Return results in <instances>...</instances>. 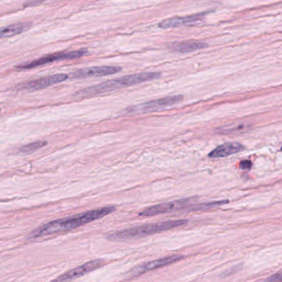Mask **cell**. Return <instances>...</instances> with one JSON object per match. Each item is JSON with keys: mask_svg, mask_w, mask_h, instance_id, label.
Returning <instances> with one entry per match:
<instances>
[{"mask_svg": "<svg viewBox=\"0 0 282 282\" xmlns=\"http://www.w3.org/2000/svg\"><path fill=\"white\" fill-rule=\"evenodd\" d=\"M115 210H116L115 207L110 206V207L90 210L87 212L82 213L80 215L69 217V218L52 221L50 223L41 226L35 231L31 233L30 238H38V237L45 236V235L70 231V230L85 225L86 223H90L92 221L101 219V218L114 212Z\"/></svg>", "mask_w": 282, "mask_h": 282, "instance_id": "1", "label": "cell"}, {"mask_svg": "<svg viewBox=\"0 0 282 282\" xmlns=\"http://www.w3.org/2000/svg\"><path fill=\"white\" fill-rule=\"evenodd\" d=\"M161 76H162V74L159 72H143L139 73V74H129V75L119 77L118 79L106 81L104 83L98 84L97 86L80 90L76 93L75 96L94 95V94L109 92L112 90H118L120 88L136 86L138 84L153 81V80L158 79Z\"/></svg>", "mask_w": 282, "mask_h": 282, "instance_id": "2", "label": "cell"}, {"mask_svg": "<svg viewBox=\"0 0 282 282\" xmlns=\"http://www.w3.org/2000/svg\"><path fill=\"white\" fill-rule=\"evenodd\" d=\"M186 223L187 220H171L160 223H147L144 225L113 233L108 236V239L111 241H125L140 239L151 234H158L166 230L182 227L186 225Z\"/></svg>", "mask_w": 282, "mask_h": 282, "instance_id": "3", "label": "cell"}, {"mask_svg": "<svg viewBox=\"0 0 282 282\" xmlns=\"http://www.w3.org/2000/svg\"><path fill=\"white\" fill-rule=\"evenodd\" d=\"M184 98L183 95H174L167 96L164 98H158L155 100L148 101L146 103L130 106L125 110L127 114H147L148 112L162 110L164 108L169 107L171 105L180 103Z\"/></svg>", "mask_w": 282, "mask_h": 282, "instance_id": "4", "label": "cell"}, {"mask_svg": "<svg viewBox=\"0 0 282 282\" xmlns=\"http://www.w3.org/2000/svg\"><path fill=\"white\" fill-rule=\"evenodd\" d=\"M88 50L86 49H81V50H71V52H63V53H53L50 55L45 56L38 59L34 60L29 63L22 64L17 66L21 70H29L33 68L38 67L45 64L52 63V62H58V61H64V60H73L84 57L87 54Z\"/></svg>", "mask_w": 282, "mask_h": 282, "instance_id": "5", "label": "cell"}, {"mask_svg": "<svg viewBox=\"0 0 282 282\" xmlns=\"http://www.w3.org/2000/svg\"><path fill=\"white\" fill-rule=\"evenodd\" d=\"M69 78L66 74H52L49 76L43 77L41 79L25 82L18 86V90L25 91H36V90H43L50 86L62 83Z\"/></svg>", "mask_w": 282, "mask_h": 282, "instance_id": "6", "label": "cell"}, {"mask_svg": "<svg viewBox=\"0 0 282 282\" xmlns=\"http://www.w3.org/2000/svg\"><path fill=\"white\" fill-rule=\"evenodd\" d=\"M104 264H105L104 260L98 259V260L90 261L89 263H85L82 266H80L76 268L67 271L66 273L62 274L52 282H67L74 280L81 276H83L86 274L90 273L94 270L98 269V267H102Z\"/></svg>", "mask_w": 282, "mask_h": 282, "instance_id": "7", "label": "cell"}, {"mask_svg": "<svg viewBox=\"0 0 282 282\" xmlns=\"http://www.w3.org/2000/svg\"><path fill=\"white\" fill-rule=\"evenodd\" d=\"M122 70L119 66H94V67L83 68L70 74L73 79H84L90 77H101L116 74Z\"/></svg>", "mask_w": 282, "mask_h": 282, "instance_id": "8", "label": "cell"}, {"mask_svg": "<svg viewBox=\"0 0 282 282\" xmlns=\"http://www.w3.org/2000/svg\"><path fill=\"white\" fill-rule=\"evenodd\" d=\"M190 201V199H187L160 203V204L151 206L150 208L143 210L142 212L139 213V216H154V215L172 212V211H175V210H183L185 206Z\"/></svg>", "mask_w": 282, "mask_h": 282, "instance_id": "9", "label": "cell"}, {"mask_svg": "<svg viewBox=\"0 0 282 282\" xmlns=\"http://www.w3.org/2000/svg\"><path fill=\"white\" fill-rule=\"evenodd\" d=\"M184 258L182 255H173V256L166 257V258H160L158 260L151 261L149 263L141 265L137 267L131 271V276H138L142 273H145L147 271H152V270L158 269L160 267H166L167 265L175 263L177 261L182 260Z\"/></svg>", "mask_w": 282, "mask_h": 282, "instance_id": "10", "label": "cell"}, {"mask_svg": "<svg viewBox=\"0 0 282 282\" xmlns=\"http://www.w3.org/2000/svg\"><path fill=\"white\" fill-rule=\"evenodd\" d=\"M206 13L194 14V15L186 16V17H175V18H168L159 23L161 29H174L180 27L190 26L195 24L197 22L203 20Z\"/></svg>", "mask_w": 282, "mask_h": 282, "instance_id": "11", "label": "cell"}, {"mask_svg": "<svg viewBox=\"0 0 282 282\" xmlns=\"http://www.w3.org/2000/svg\"><path fill=\"white\" fill-rule=\"evenodd\" d=\"M244 150H245V147L243 145L239 143V142H227V143L220 145L219 147L214 149L209 154V158H213V159L226 158L228 156L239 153V152L244 151Z\"/></svg>", "mask_w": 282, "mask_h": 282, "instance_id": "12", "label": "cell"}, {"mask_svg": "<svg viewBox=\"0 0 282 282\" xmlns=\"http://www.w3.org/2000/svg\"><path fill=\"white\" fill-rule=\"evenodd\" d=\"M208 44L203 42H180L175 43L171 46V49L174 52H177L180 53H187L195 52V50H200V49L206 48Z\"/></svg>", "mask_w": 282, "mask_h": 282, "instance_id": "13", "label": "cell"}, {"mask_svg": "<svg viewBox=\"0 0 282 282\" xmlns=\"http://www.w3.org/2000/svg\"><path fill=\"white\" fill-rule=\"evenodd\" d=\"M30 28L29 23H14V24L9 25V26L0 28V39L8 38V37H13L18 35L21 33H24Z\"/></svg>", "mask_w": 282, "mask_h": 282, "instance_id": "14", "label": "cell"}, {"mask_svg": "<svg viewBox=\"0 0 282 282\" xmlns=\"http://www.w3.org/2000/svg\"><path fill=\"white\" fill-rule=\"evenodd\" d=\"M249 129V125L245 123H235V124L227 125L225 127H222L219 129L220 134H243V132L247 131Z\"/></svg>", "mask_w": 282, "mask_h": 282, "instance_id": "15", "label": "cell"}, {"mask_svg": "<svg viewBox=\"0 0 282 282\" xmlns=\"http://www.w3.org/2000/svg\"><path fill=\"white\" fill-rule=\"evenodd\" d=\"M46 144H47V142H42V141L31 142V143H29V144L24 145L22 147H20L18 151L20 153H31L33 151H37L38 149L45 147Z\"/></svg>", "mask_w": 282, "mask_h": 282, "instance_id": "16", "label": "cell"}, {"mask_svg": "<svg viewBox=\"0 0 282 282\" xmlns=\"http://www.w3.org/2000/svg\"><path fill=\"white\" fill-rule=\"evenodd\" d=\"M281 281V275L280 272L275 274L273 276H270L269 278H267V280H265V282H280Z\"/></svg>", "mask_w": 282, "mask_h": 282, "instance_id": "17", "label": "cell"}, {"mask_svg": "<svg viewBox=\"0 0 282 282\" xmlns=\"http://www.w3.org/2000/svg\"><path fill=\"white\" fill-rule=\"evenodd\" d=\"M239 167L243 170H248L251 167V162L249 160H244L242 161L239 164Z\"/></svg>", "mask_w": 282, "mask_h": 282, "instance_id": "18", "label": "cell"}]
</instances>
